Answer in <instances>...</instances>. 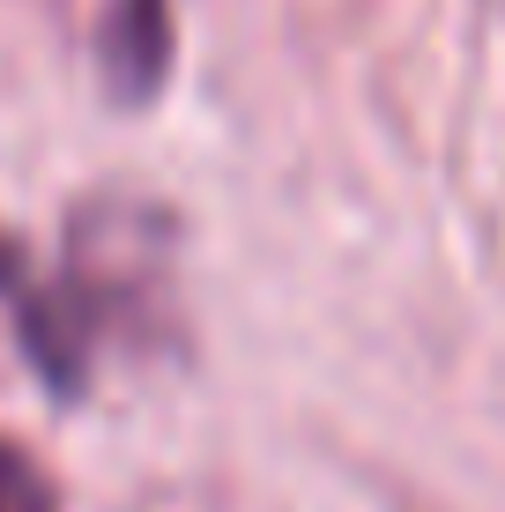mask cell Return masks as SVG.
I'll list each match as a JSON object with an SVG mask.
<instances>
[{
  "instance_id": "cell-1",
  "label": "cell",
  "mask_w": 505,
  "mask_h": 512,
  "mask_svg": "<svg viewBox=\"0 0 505 512\" xmlns=\"http://www.w3.org/2000/svg\"><path fill=\"white\" fill-rule=\"evenodd\" d=\"M97 67H104L112 104H149L171 67V0H104Z\"/></svg>"
},
{
  "instance_id": "cell-2",
  "label": "cell",
  "mask_w": 505,
  "mask_h": 512,
  "mask_svg": "<svg viewBox=\"0 0 505 512\" xmlns=\"http://www.w3.org/2000/svg\"><path fill=\"white\" fill-rule=\"evenodd\" d=\"M0 512H60L45 468L30 461L23 446H8V438H0Z\"/></svg>"
}]
</instances>
